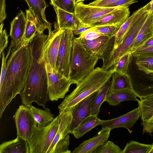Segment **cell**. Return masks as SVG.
<instances>
[{
	"label": "cell",
	"mask_w": 153,
	"mask_h": 153,
	"mask_svg": "<svg viewBox=\"0 0 153 153\" xmlns=\"http://www.w3.org/2000/svg\"><path fill=\"white\" fill-rule=\"evenodd\" d=\"M48 35L37 33L30 42L31 62L26 83L20 94L22 105L33 102L44 109L48 101L47 76L44 53Z\"/></svg>",
	"instance_id": "cell-1"
},
{
	"label": "cell",
	"mask_w": 153,
	"mask_h": 153,
	"mask_svg": "<svg viewBox=\"0 0 153 153\" xmlns=\"http://www.w3.org/2000/svg\"><path fill=\"white\" fill-rule=\"evenodd\" d=\"M6 64L4 82L0 86V118L5 108L24 88L31 62L30 42L16 50L11 49Z\"/></svg>",
	"instance_id": "cell-2"
},
{
	"label": "cell",
	"mask_w": 153,
	"mask_h": 153,
	"mask_svg": "<svg viewBox=\"0 0 153 153\" xmlns=\"http://www.w3.org/2000/svg\"><path fill=\"white\" fill-rule=\"evenodd\" d=\"M114 69L105 71L98 67L76 84V87L58 106L59 110L74 107L93 93L100 90L110 80Z\"/></svg>",
	"instance_id": "cell-3"
},
{
	"label": "cell",
	"mask_w": 153,
	"mask_h": 153,
	"mask_svg": "<svg viewBox=\"0 0 153 153\" xmlns=\"http://www.w3.org/2000/svg\"><path fill=\"white\" fill-rule=\"evenodd\" d=\"M98 59L86 49L79 37H75L68 79L74 84L79 82L94 69Z\"/></svg>",
	"instance_id": "cell-4"
},
{
	"label": "cell",
	"mask_w": 153,
	"mask_h": 153,
	"mask_svg": "<svg viewBox=\"0 0 153 153\" xmlns=\"http://www.w3.org/2000/svg\"><path fill=\"white\" fill-rule=\"evenodd\" d=\"M149 13V11H147L142 15L129 30L117 48L111 52L103 62L101 68L103 70L108 71L113 69L120 58L130 52L131 47Z\"/></svg>",
	"instance_id": "cell-5"
},
{
	"label": "cell",
	"mask_w": 153,
	"mask_h": 153,
	"mask_svg": "<svg viewBox=\"0 0 153 153\" xmlns=\"http://www.w3.org/2000/svg\"><path fill=\"white\" fill-rule=\"evenodd\" d=\"M58 116L46 127L36 128L30 139L28 141L29 153H47L59 127Z\"/></svg>",
	"instance_id": "cell-6"
},
{
	"label": "cell",
	"mask_w": 153,
	"mask_h": 153,
	"mask_svg": "<svg viewBox=\"0 0 153 153\" xmlns=\"http://www.w3.org/2000/svg\"><path fill=\"white\" fill-rule=\"evenodd\" d=\"M131 90L140 98L153 94V72L139 70L131 56L127 72Z\"/></svg>",
	"instance_id": "cell-7"
},
{
	"label": "cell",
	"mask_w": 153,
	"mask_h": 153,
	"mask_svg": "<svg viewBox=\"0 0 153 153\" xmlns=\"http://www.w3.org/2000/svg\"><path fill=\"white\" fill-rule=\"evenodd\" d=\"M49 99L52 102L63 99L69 91L71 85L74 84L55 70L50 65L46 64Z\"/></svg>",
	"instance_id": "cell-8"
},
{
	"label": "cell",
	"mask_w": 153,
	"mask_h": 153,
	"mask_svg": "<svg viewBox=\"0 0 153 153\" xmlns=\"http://www.w3.org/2000/svg\"><path fill=\"white\" fill-rule=\"evenodd\" d=\"M72 30L63 29L56 64L55 70L69 78L74 39Z\"/></svg>",
	"instance_id": "cell-9"
},
{
	"label": "cell",
	"mask_w": 153,
	"mask_h": 153,
	"mask_svg": "<svg viewBox=\"0 0 153 153\" xmlns=\"http://www.w3.org/2000/svg\"><path fill=\"white\" fill-rule=\"evenodd\" d=\"M13 117L17 136L27 141L31 137L37 124L30 106H19Z\"/></svg>",
	"instance_id": "cell-10"
},
{
	"label": "cell",
	"mask_w": 153,
	"mask_h": 153,
	"mask_svg": "<svg viewBox=\"0 0 153 153\" xmlns=\"http://www.w3.org/2000/svg\"><path fill=\"white\" fill-rule=\"evenodd\" d=\"M118 8L93 6L81 2L75 4L74 13L83 24L90 26Z\"/></svg>",
	"instance_id": "cell-11"
},
{
	"label": "cell",
	"mask_w": 153,
	"mask_h": 153,
	"mask_svg": "<svg viewBox=\"0 0 153 153\" xmlns=\"http://www.w3.org/2000/svg\"><path fill=\"white\" fill-rule=\"evenodd\" d=\"M79 37L86 49L97 56L99 59H102L103 62L114 48L115 36L110 37L103 35L91 40Z\"/></svg>",
	"instance_id": "cell-12"
},
{
	"label": "cell",
	"mask_w": 153,
	"mask_h": 153,
	"mask_svg": "<svg viewBox=\"0 0 153 153\" xmlns=\"http://www.w3.org/2000/svg\"><path fill=\"white\" fill-rule=\"evenodd\" d=\"M99 91L91 94L74 106L70 127V133L71 134L82 121L91 115L92 107Z\"/></svg>",
	"instance_id": "cell-13"
},
{
	"label": "cell",
	"mask_w": 153,
	"mask_h": 153,
	"mask_svg": "<svg viewBox=\"0 0 153 153\" xmlns=\"http://www.w3.org/2000/svg\"><path fill=\"white\" fill-rule=\"evenodd\" d=\"M55 29L49 32L48 39L44 53L46 64L50 65L55 70L63 29L58 28L56 24Z\"/></svg>",
	"instance_id": "cell-14"
},
{
	"label": "cell",
	"mask_w": 153,
	"mask_h": 153,
	"mask_svg": "<svg viewBox=\"0 0 153 153\" xmlns=\"http://www.w3.org/2000/svg\"><path fill=\"white\" fill-rule=\"evenodd\" d=\"M27 19L22 11L19 13L11 22L10 36L11 41L8 50H16L23 43Z\"/></svg>",
	"instance_id": "cell-15"
},
{
	"label": "cell",
	"mask_w": 153,
	"mask_h": 153,
	"mask_svg": "<svg viewBox=\"0 0 153 153\" xmlns=\"http://www.w3.org/2000/svg\"><path fill=\"white\" fill-rule=\"evenodd\" d=\"M140 117V112L138 106L126 114L115 118L106 120H103L101 125V130L123 127L129 131Z\"/></svg>",
	"instance_id": "cell-16"
},
{
	"label": "cell",
	"mask_w": 153,
	"mask_h": 153,
	"mask_svg": "<svg viewBox=\"0 0 153 153\" xmlns=\"http://www.w3.org/2000/svg\"><path fill=\"white\" fill-rule=\"evenodd\" d=\"M74 107V106L72 107L59 110L58 115L59 127L47 153H51L58 140L70 133V127Z\"/></svg>",
	"instance_id": "cell-17"
},
{
	"label": "cell",
	"mask_w": 153,
	"mask_h": 153,
	"mask_svg": "<svg viewBox=\"0 0 153 153\" xmlns=\"http://www.w3.org/2000/svg\"><path fill=\"white\" fill-rule=\"evenodd\" d=\"M28 4L29 10L38 22L43 32L46 29L51 32V25L46 20L45 10L48 6L44 0H25Z\"/></svg>",
	"instance_id": "cell-18"
},
{
	"label": "cell",
	"mask_w": 153,
	"mask_h": 153,
	"mask_svg": "<svg viewBox=\"0 0 153 153\" xmlns=\"http://www.w3.org/2000/svg\"><path fill=\"white\" fill-rule=\"evenodd\" d=\"M150 2L138 9L129 17L121 26L115 36L113 50L116 49L123 41L127 33L145 12L149 11Z\"/></svg>",
	"instance_id": "cell-19"
},
{
	"label": "cell",
	"mask_w": 153,
	"mask_h": 153,
	"mask_svg": "<svg viewBox=\"0 0 153 153\" xmlns=\"http://www.w3.org/2000/svg\"><path fill=\"white\" fill-rule=\"evenodd\" d=\"M111 130L110 129L101 130L97 135L81 143L75 148L73 153H93L99 146L107 141Z\"/></svg>",
	"instance_id": "cell-20"
},
{
	"label": "cell",
	"mask_w": 153,
	"mask_h": 153,
	"mask_svg": "<svg viewBox=\"0 0 153 153\" xmlns=\"http://www.w3.org/2000/svg\"><path fill=\"white\" fill-rule=\"evenodd\" d=\"M53 7L57 18L56 24L59 28L73 30L88 26L82 23L74 13L68 12L58 7Z\"/></svg>",
	"instance_id": "cell-21"
},
{
	"label": "cell",
	"mask_w": 153,
	"mask_h": 153,
	"mask_svg": "<svg viewBox=\"0 0 153 153\" xmlns=\"http://www.w3.org/2000/svg\"><path fill=\"white\" fill-rule=\"evenodd\" d=\"M130 14L128 6L119 7L90 26L107 25L121 26L129 17Z\"/></svg>",
	"instance_id": "cell-22"
},
{
	"label": "cell",
	"mask_w": 153,
	"mask_h": 153,
	"mask_svg": "<svg viewBox=\"0 0 153 153\" xmlns=\"http://www.w3.org/2000/svg\"><path fill=\"white\" fill-rule=\"evenodd\" d=\"M153 36V13L149 12L147 19L139 31L131 47L130 52L132 53Z\"/></svg>",
	"instance_id": "cell-23"
},
{
	"label": "cell",
	"mask_w": 153,
	"mask_h": 153,
	"mask_svg": "<svg viewBox=\"0 0 153 153\" xmlns=\"http://www.w3.org/2000/svg\"><path fill=\"white\" fill-rule=\"evenodd\" d=\"M28 142L18 136L14 140L6 141L0 145V153H29Z\"/></svg>",
	"instance_id": "cell-24"
},
{
	"label": "cell",
	"mask_w": 153,
	"mask_h": 153,
	"mask_svg": "<svg viewBox=\"0 0 153 153\" xmlns=\"http://www.w3.org/2000/svg\"><path fill=\"white\" fill-rule=\"evenodd\" d=\"M137 97L131 89L109 91L105 101L110 105L116 106L124 101L134 100L137 102Z\"/></svg>",
	"instance_id": "cell-25"
},
{
	"label": "cell",
	"mask_w": 153,
	"mask_h": 153,
	"mask_svg": "<svg viewBox=\"0 0 153 153\" xmlns=\"http://www.w3.org/2000/svg\"><path fill=\"white\" fill-rule=\"evenodd\" d=\"M102 121L97 116L91 115L82 121L71 134L75 138L79 139L97 126L101 125Z\"/></svg>",
	"instance_id": "cell-26"
},
{
	"label": "cell",
	"mask_w": 153,
	"mask_h": 153,
	"mask_svg": "<svg viewBox=\"0 0 153 153\" xmlns=\"http://www.w3.org/2000/svg\"><path fill=\"white\" fill-rule=\"evenodd\" d=\"M26 12L27 22L24 37L23 43L30 42L37 33H43L38 22L30 10H26Z\"/></svg>",
	"instance_id": "cell-27"
},
{
	"label": "cell",
	"mask_w": 153,
	"mask_h": 153,
	"mask_svg": "<svg viewBox=\"0 0 153 153\" xmlns=\"http://www.w3.org/2000/svg\"><path fill=\"white\" fill-rule=\"evenodd\" d=\"M30 107L39 127L48 126L55 119L54 115L48 108L42 110L35 108L32 105Z\"/></svg>",
	"instance_id": "cell-28"
},
{
	"label": "cell",
	"mask_w": 153,
	"mask_h": 153,
	"mask_svg": "<svg viewBox=\"0 0 153 153\" xmlns=\"http://www.w3.org/2000/svg\"><path fill=\"white\" fill-rule=\"evenodd\" d=\"M137 101L142 121L153 118V94L140 98Z\"/></svg>",
	"instance_id": "cell-29"
},
{
	"label": "cell",
	"mask_w": 153,
	"mask_h": 153,
	"mask_svg": "<svg viewBox=\"0 0 153 153\" xmlns=\"http://www.w3.org/2000/svg\"><path fill=\"white\" fill-rule=\"evenodd\" d=\"M111 78L109 91L131 89L130 81L127 75L115 71Z\"/></svg>",
	"instance_id": "cell-30"
},
{
	"label": "cell",
	"mask_w": 153,
	"mask_h": 153,
	"mask_svg": "<svg viewBox=\"0 0 153 153\" xmlns=\"http://www.w3.org/2000/svg\"><path fill=\"white\" fill-rule=\"evenodd\" d=\"M111 80L108 81L99 91L95 100L92 108L91 115L98 117L100 112V107L102 103L105 101L107 94L109 90Z\"/></svg>",
	"instance_id": "cell-31"
},
{
	"label": "cell",
	"mask_w": 153,
	"mask_h": 153,
	"mask_svg": "<svg viewBox=\"0 0 153 153\" xmlns=\"http://www.w3.org/2000/svg\"><path fill=\"white\" fill-rule=\"evenodd\" d=\"M152 145L131 140L126 144L122 153H149Z\"/></svg>",
	"instance_id": "cell-32"
},
{
	"label": "cell",
	"mask_w": 153,
	"mask_h": 153,
	"mask_svg": "<svg viewBox=\"0 0 153 153\" xmlns=\"http://www.w3.org/2000/svg\"><path fill=\"white\" fill-rule=\"evenodd\" d=\"M132 56L135 64L139 70L144 72H153V57Z\"/></svg>",
	"instance_id": "cell-33"
},
{
	"label": "cell",
	"mask_w": 153,
	"mask_h": 153,
	"mask_svg": "<svg viewBox=\"0 0 153 153\" xmlns=\"http://www.w3.org/2000/svg\"><path fill=\"white\" fill-rule=\"evenodd\" d=\"M132 54L128 52L121 57L113 68L115 71L127 75Z\"/></svg>",
	"instance_id": "cell-34"
},
{
	"label": "cell",
	"mask_w": 153,
	"mask_h": 153,
	"mask_svg": "<svg viewBox=\"0 0 153 153\" xmlns=\"http://www.w3.org/2000/svg\"><path fill=\"white\" fill-rule=\"evenodd\" d=\"M70 137L69 134L59 139L51 153H71L68 149Z\"/></svg>",
	"instance_id": "cell-35"
},
{
	"label": "cell",
	"mask_w": 153,
	"mask_h": 153,
	"mask_svg": "<svg viewBox=\"0 0 153 153\" xmlns=\"http://www.w3.org/2000/svg\"><path fill=\"white\" fill-rule=\"evenodd\" d=\"M120 147L111 141H108L98 147L93 153H122Z\"/></svg>",
	"instance_id": "cell-36"
},
{
	"label": "cell",
	"mask_w": 153,
	"mask_h": 153,
	"mask_svg": "<svg viewBox=\"0 0 153 153\" xmlns=\"http://www.w3.org/2000/svg\"><path fill=\"white\" fill-rule=\"evenodd\" d=\"M121 26L104 25L92 27L91 29L110 37L115 36Z\"/></svg>",
	"instance_id": "cell-37"
},
{
	"label": "cell",
	"mask_w": 153,
	"mask_h": 153,
	"mask_svg": "<svg viewBox=\"0 0 153 153\" xmlns=\"http://www.w3.org/2000/svg\"><path fill=\"white\" fill-rule=\"evenodd\" d=\"M71 13H74L75 4L73 0H55V6Z\"/></svg>",
	"instance_id": "cell-38"
},
{
	"label": "cell",
	"mask_w": 153,
	"mask_h": 153,
	"mask_svg": "<svg viewBox=\"0 0 153 153\" xmlns=\"http://www.w3.org/2000/svg\"><path fill=\"white\" fill-rule=\"evenodd\" d=\"M4 24L2 22L0 27V56L1 57L2 53L7 47L8 43V36L5 29H3Z\"/></svg>",
	"instance_id": "cell-39"
},
{
	"label": "cell",
	"mask_w": 153,
	"mask_h": 153,
	"mask_svg": "<svg viewBox=\"0 0 153 153\" xmlns=\"http://www.w3.org/2000/svg\"><path fill=\"white\" fill-rule=\"evenodd\" d=\"M103 35H104L90 29L80 34L79 37L86 40H91Z\"/></svg>",
	"instance_id": "cell-40"
},
{
	"label": "cell",
	"mask_w": 153,
	"mask_h": 153,
	"mask_svg": "<svg viewBox=\"0 0 153 153\" xmlns=\"http://www.w3.org/2000/svg\"><path fill=\"white\" fill-rule=\"evenodd\" d=\"M131 54L132 55L134 56H145L153 57V46L137 50Z\"/></svg>",
	"instance_id": "cell-41"
},
{
	"label": "cell",
	"mask_w": 153,
	"mask_h": 153,
	"mask_svg": "<svg viewBox=\"0 0 153 153\" xmlns=\"http://www.w3.org/2000/svg\"><path fill=\"white\" fill-rule=\"evenodd\" d=\"M137 1V0H118L106 7L117 8L126 7Z\"/></svg>",
	"instance_id": "cell-42"
},
{
	"label": "cell",
	"mask_w": 153,
	"mask_h": 153,
	"mask_svg": "<svg viewBox=\"0 0 153 153\" xmlns=\"http://www.w3.org/2000/svg\"><path fill=\"white\" fill-rule=\"evenodd\" d=\"M118 0H96L89 4L90 5L101 7L107 6L117 1Z\"/></svg>",
	"instance_id": "cell-43"
},
{
	"label": "cell",
	"mask_w": 153,
	"mask_h": 153,
	"mask_svg": "<svg viewBox=\"0 0 153 153\" xmlns=\"http://www.w3.org/2000/svg\"><path fill=\"white\" fill-rule=\"evenodd\" d=\"M143 133H153V118L148 120L142 121Z\"/></svg>",
	"instance_id": "cell-44"
},
{
	"label": "cell",
	"mask_w": 153,
	"mask_h": 153,
	"mask_svg": "<svg viewBox=\"0 0 153 153\" xmlns=\"http://www.w3.org/2000/svg\"><path fill=\"white\" fill-rule=\"evenodd\" d=\"M5 0H0V23H1L7 17L5 11Z\"/></svg>",
	"instance_id": "cell-45"
},
{
	"label": "cell",
	"mask_w": 153,
	"mask_h": 153,
	"mask_svg": "<svg viewBox=\"0 0 153 153\" xmlns=\"http://www.w3.org/2000/svg\"><path fill=\"white\" fill-rule=\"evenodd\" d=\"M92 27L90 26H88L79 28L72 30L74 34L77 35H80L82 33L90 29Z\"/></svg>",
	"instance_id": "cell-46"
},
{
	"label": "cell",
	"mask_w": 153,
	"mask_h": 153,
	"mask_svg": "<svg viewBox=\"0 0 153 153\" xmlns=\"http://www.w3.org/2000/svg\"><path fill=\"white\" fill-rule=\"evenodd\" d=\"M152 46H153V36L148 39L137 50L144 49Z\"/></svg>",
	"instance_id": "cell-47"
},
{
	"label": "cell",
	"mask_w": 153,
	"mask_h": 153,
	"mask_svg": "<svg viewBox=\"0 0 153 153\" xmlns=\"http://www.w3.org/2000/svg\"><path fill=\"white\" fill-rule=\"evenodd\" d=\"M150 4V8L149 12L153 13V0L149 2Z\"/></svg>",
	"instance_id": "cell-48"
},
{
	"label": "cell",
	"mask_w": 153,
	"mask_h": 153,
	"mask_svg": "<svg viewBox=\"0 0 153 153\" xmlns=\"http://www.w3.org/2000/svg\"><path fill=\"white\" fill-rule=\"evenodd\" d=\"M85 0H73L75 4L79 2H83Z\"/></svg>",
	"instance_id": "cell-49"
},
{
	"label": "cell",
	"mask_w": 153,
	"mask_h": 153,
	"mask_svg": "<svg viewBox=\"0 0 153 153\" xmlns=\"http://www.w3.org/2000/svg\"><path fill=\"white\" fill-rule=\"evenodd\" d=\"M50 3L51 5H52L53 7L55 6V0H50Z\"/></svg>",
	"instance_id": "cell-50"
},
{
	"label": "cell",
	"mask_w": 153,
	"mask_h": 153,
	"mask_svg": "<svg viewBox=\"0 0 153 153\" xmlns=\"http://www.w3.org/2000/svg\"><path fill=\"white\" fill-rule=\"evenodd\" d=\"M149 153H153V144H152V148L149 152Z\"/></svg>",
	"instance_id": "cell-51"
},
{
	"label": "cell",
	"mask_w": 153,
	"mask_h": 153,
	"mask_svg": "<svg viewBox=\"0 0 153 153\" xmlns=\"http://www.w3.org/2000/svg\"></svg>",
	"instance_id": "cell-52"
}]
</instances>
